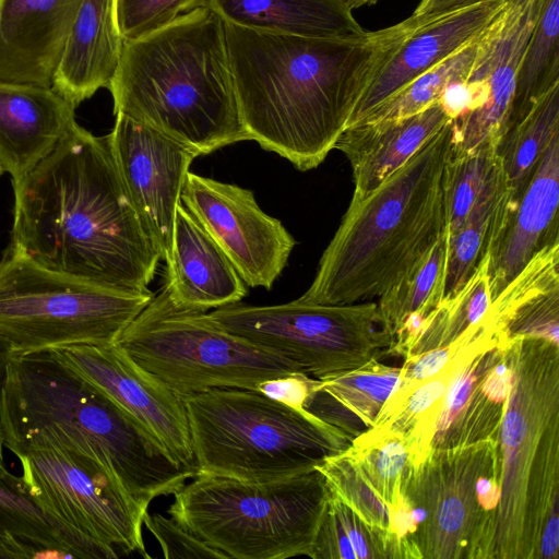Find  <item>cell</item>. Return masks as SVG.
Segmentation results:
<instances>
[{
	"mask_svg": "<svg viewBox=\"0 0 559 559\" xmlns=\"http://www.w3.org/2000/svg\"><path fill=\"white\" fill-rule=\"evenodd\" d=\"M153 297L51 271L12 245L0 260V334L13 356L116 344Z\"/></svg>",
	"mask_w": 559,
	"mask_h": 559,
	"instance_id": "cell-8",
	"label": "cell"
},
{
	"mask_svg": "<svg viewBox=\"0 0 559 559\" xmlns=\"http://www.w3.org/2000/svg\"><path fill=\"white\" fill-rule=\"evenodd\" d=\"M544 0H507L477 41L466 81L483 88L485 102L452 120L451 154L486 144L499 147L509 127L516 75Z\"/></svg>",
	"mask_w": 559,
	"mask_h": 559,
	"instance_id": "cell-15",
	"label": "cell"
},
{
	"mask_svg": "<svg viewBox=\"0 0 559 559\" xmlns=\"http://www.w3.org/2000/svg\"><path fill=\"white\" fill-rule=\"evenodd\" d=\"M329 504L336 513L356 559L390 558L382 536L365 524L345 503L330 493Z\"/></svg>",
	"mask_w": 559,
	"mask_h": 559,
	"instance_id": "cell-39",
	"label": "cell"
},
{
	"mask_svg": "<svg viewBox=\"0 0 559 559\" xmlns=\"http://www.w3.org/2000/svg\"><path fill=\"white\" fill-rule=\"evenodd\" d=\"M224 330L323 379L386 354L392 337L377 302L320 305L299 298L275 306L239 302L209 312Z\"/></svg>",
	"mask_w": 559,
	"mask_h": 559,
	"instance_id": "cell-10",
	"label": "cell"
},
{
	"mask_svg": "<svg viewBox=\"0 0 559 559\" xmlns=\"http://www.w3.org/2000/svg\"><path fill=\"white\" fill-rule=\"evenodd\" d=\"M13 190L10 245L51 271L148 289L160 255L121 180L108 134L75 122Z\"/></svg>",
	"mask_w": 559,
	"mask_h": 559,
	"instance_id": "cell-2",
	"label": "cell"
},
{
	"mask_svg": "<svg viewBox=\"0 0 559 559\" xmlns=\"http://www.w3.org/2000/svg\"><path fill=\"white\" fill-rule=\"evenodd\" d=\"M350 5L353 7V9L355 8H360V7H365V5H372L374 3H377L379 0H347Z\"/></svg>",
	"mask_w": 559,
	"mask_h": 559,
	"instance_id": "cell-44",
	"label": "cell"
},
{
	"mask_svg": "<svg viewBox=\"0 0 559 559\" xmlns=\"http://www.w3.org/2000/svg\"><path fill=\"white\" fill-rule=\"evenodd\" d=\"M0 416L4 447L14 455L41 445L85 454L114 473L146 511L152 500L174 495L195 477L53 350L11 358Z\"/></svg>",
	"mask_w": 559,
	"mask_h": 559,
	"instance_id": "cell-3",
	"label": "cell"
},
{
	"mask_svg": "<svg viewBox=\"0 0 559 559\" xmlns=\"http://www.w3.org/2000/svg\"><path fill=\"white\" fill-rule=\"evenodd\" d=\"M82 0H0V80L51 87Z\"/></svg>",
	"mask_w": 559,
	"mask_h": 559,
	"instance_id": "cell-18",
	"label": "cell"
},
{
	"mask_svg": "<svg viewBox=\"0 0 559 559\" xmlns=\"http://www.w3.org/2000/svg\"><path fill=\"white\" fill-rule=\"evenodd\" d=\"M203 3L204 0H116L120 34L123 40L143 37Z\"/></svg>",
	"mask_w": 559,
	"mask_h": 559,
	"instance_id": "cell-37",
	"label": "cell"
},
{
	"mask_svg": "<svg viewBox=\"0 0 559 559\" xmlns=\"http://www.w3.org/2000/svg\"><path fill=\"white\" fill-rule=\"evenodd\" d=\"M452 120L402 167L353 197L301 301H370L404 278L444 231V167Z\"/></svg>",
	"mask_w": 559,
	"mask_h": 559,
	"instance_id": "cell-5",
	"label": "cell"
},
{
	"mask_svg": "<svg viewBox=\"0 0 559 559\" xmlns=\"http://www.w3.org/2000/svg\"><path fill=\"white\" fill-rule=\"evenodd\" d=\"M420 23L413 16L360 38L305 37L224 22L249 140L298 170L334 148L381 66Z\"/></svg>",
	"mask_w": 559,
	"mask_h": 559,
	"instance_id": "cell-1",
	"label": "cell"
},
{
	"mask_svg": "<svg viewBox=\"0 0 559 559\" xmlns=\"http://www.w3.org/2000/svg\"><path fill=\"white\" fill-rule=\"evenodd\" d=\"M489 262L490 253L454 295L443 298L424 318L405 358L452 343L485 318L492 301Z\"/></svg>",
	"mask_w": 559,
	"mask_h": 559,
	"instance_id": "cell-31",
	"label": "cell"
},
{
	"mask_svg": "<svg viewBox=\"0 0 559 559\" xmlns=\"http://www.w3.org/2000/svg\"><path fill=\"white\" fill-rule=\"evenodd\" d=\"M115 116L108 138L119 175L160 260L166 261L181 191L198 156L122 114Z\"/></svg>",
	"mask_w": 559,
	"mask_h": 559,
	"instance_id": "cell-16",
	"label": "cell"
},
{
	"mask_svg": "<svg viewBox=\"0 0 559 559\" xmlns=\"http://www.w3.org/2000/svg\"><path fill=\"white\" fill-rule=\"evenodd\" d=\"M317 469L323 475L330 493L382 536L390 558H399L391 531L390 511L349 449L326 456Z\"/></svg>",
	"mask_w": 559,
	"mask_h": 559,
	"instance_id": "cell-34",
	"label": "cell"
},
{
	"mask_svg": "<svg viewBox=\"0 0 559 559\" xmlns=\"http://www.w3.org/2000/svg\"><path fill=\"white\" fill-rule=\"evenodd\" d=\"M449 233L445 227L427 254L377 302L381 322L392 337L391 353L406 357L424 318L443 298Z\"/></svg>",
	"mask_w": 559,
	"mask_h": 559,
	"instance_id": "cell-28",
	"label": "cell"
},
{
	"mask_svg": "<svg viewBox=\"0 0 559 559\" xmlns=\"http://www.w3.org/2000/svg\"><path fill=\"white\" fill-rule=\"evenodd\" d=\"M318 384L319 379L295 371L265 380L257 386L255 391L287 406L305 409L306 402L317 390Z\"/></svg>",
	"mask_w": 559,
	"mask_h": 559,
	"instance_id": "cell-40",
	"label": "cell"
},
{
	"mask_svg": "<svg viewBox=\"0 0 559 559\" xmlns=\"http://www.w3.org/2000/svg\"><path fill=\"white\" fill-rule=\"evenodd\" d=\"M164 289L180 307L207 311L239 302L247 288L223 250L179 202Z\"/></svg>",
	"mask_w": 559,
	"mask_h": 559,
	"instance_id": "cell-19",
	"label": "cell"
},
{
	"mask_svg": "<svg viewBox=\"0 0 559 559\" xmlns=\"http://www.w3.org/2000/svg\"><path fill=\"white\" fill-rule=\"evenodd\" d=\"M74 110L52 87L0 80V165L13 186L69 132Z\"/></svg>",
	"mask_w": 559,
	"mask_h": 559,
	"instance_id": "cell-20",
	"label": "cell"
},
{
	"mask_svg": "<svg viewBox=\"0 0 559 559\" xmlns=\"http://www.w3.org/2000/svg\"><path fill=\"white\" fill-rule=\"evenodd\" d=\"M221 19L240 27L318 38L367 35L347 0H204Z\"/></svg>",
	"mask_w": 559,
	"mask_h": 559,
	"instance_id": "cell-25",
	"label": "cell"
},
{
	"mask_svg": "<svg viewBox=\"0 0 559 559\" xmlns=\"http://www.w3.org/2000/svg\"><path fill=\"white\" fill-rule=\"evenodd\" d=\"M485 102L483 88L468 81L455 82L443 91L439 104L451 120L478 108Z\"/></svg>",
	"mask_w": 559,
	"mask_h": 559,
	"instance_id": "cell-41",
	"label": "cell"
},
{
	"mask_svg": "<svg viewBox=\"0 0 559 559\" xmlns=\"http://www.w3.org/2000/svg\"><path fill=\"white\" fill-rule=\"evenodd\" d=\"M501 468L498 438L435 448L407 483L404 497L412 509L415 558L487 557L491 523L477 498V480Z\"/></svg>",
	"mask_w": 559,
	"mask_h": 559,
	"instance_id": "cell-11",
	"label": "cell"
},
{
	"mask_svg": "<svg viewBox=\"0 0 559 559\" xmlns=\"http://www.w3.org/2000/svg\"><path fill=\"white\" fill-rule=\"evenodd\" d=\"M478 39L413 80L372 109L358 124L409 117L439 103L445 87L467 80L475 60Z\"/></svg>",
	"mask_w": 559,
	"mask_h": 559,
	"instance_id": "cell-35",
	"label": "cell"
},
{
	"mask_svg": "<svg viewBox=\"0 0 559 559\" xmlns=\"http://www.w3.org/2000/svg\"><path fill=\"white\" fill-rule=\"evenodd\" d=\"M488 311L508 338L538 337L558 345L559 240L539 249Z\"/></svg>",
	"mask_w": 559,
	"mask_h": 559,
	"instance_id": "cell-26",
	"label": "cell"
},
{
	"mask_svg": "<svg viewBox=\"0 0 559 559\" xmlns=\"http://www.w3.org/2000/svg\"><path fill=\"white\" fill-rule=\"evenodd\" d=\"M15 456L29 493L47 513L83 536L150 558L142 535L147 511L106 466L58 445L27 449Z\"/></svg>",
	"mask_w": 559,
	"mask_h": 559,
	"instance_id": "cell-12",
	"label": "cell"
},
{
	"mask_svg": "<svg viewBox=\"0 0 559 559\" xmlns=\"http://www.w3.org/2000/svg\"><path fill=\"white\" fill-rule=\"evenodd\" d=\"M558 133L559 83L508 129L498 147L509 183L510 212L530 181L542 155Z\"/></svg>",
	"mask_w": 559,
	"mask_h": 559,
	"instance_id": "cell-30",
	"label": "cell"
},
{
	"mask_svg": "<svg viewBox=\"0 0 559 559\" xmlns=\"http://www.w3.org/2000/svg\"><path fill=\"white\" fill-rule=\"evenodd\" d=\"M451 119L439 103L416 115L348 127L334 148L353 170V197L361 198L402 167Z\"/></svg>",
	"mask_w": 559,
	"mask_h": 559,
	"instance_id": "cell-24",
	"label": "cell"
},
{
	"mask_svg": "<svg viewBox=\"0 0 559 559\" xmlns=\"http://www.w3.org/2000/svg\"><path fill=\"white\" fill-rule=\"evenodd\" d=\"M122 47L116 0H82L51 87L76 108L108 87Z\"/></svg>",
	"mask_w": 559,
	"mask_h": 559,
	"instance_id": "cell-23",
	"label": "cell"
},
{
	"mask_svg": "<svg viewBox=\"0 0 559 559\" xmlns=\"http://www.w3.org/2000/svg\"><path fill=\"white\" fill-rule=\"evenodd\" d=\"M117 344L180 397L215 388L257 390L297 365L237 336L207 311L175 305L163 288L127 326Z\"/></svg>",
	"mask_w": 559,
	"mask_h": 559,
	"instance_id": "cell-9",
	"label": "cell"
},
{
	"mask_svg": "<svg viewBox=\"0 0 559 559\" xmlns=\"http://www.w3.org/2000/svg\"><path fill=\"white\" fill-rule=\"evenodd\" d=\"M501 163L498 146L486 144L475 151L451 154L444 167V213L449 236L466 221L474 203Z\"/></svg>",
	"mask_w": 559,
	"mask_h": 559,
	"instance_id": "cell-36",
	"label": "cell"
},
{
	"mask_svg": "<svg viewBox=\"0 0 559 559\" xmlns=\"http://www.w3.org/2000/svg\"><path fill=\"white\" fill-rule=\"evenodd\" d=\"M509 197V183L501 162L463 226L449 236L443 298L454 295L495 249L510 212Z\"/></svg>",
	"mask_w": 559,
	"mask_h": 559,
	"instance_id": "cell-29",
	"label": "cell"
},
{
	"mask_svg": "<svg viewBox=\"0 0 559 559\" xmlns=\"http://www.w3.org/2000/svg\"><path fill=\"white\" fill-rule=\"evenodd\" d=\"M143 525L154 535L166 559H229L226 554L206 544L173 518L146 512Z\"/></svg>",
	"mask_w": 559,
	"mask_h": 559,
	"instance_id": "cell-38",
	"label": "cell"
},
{
	"mask_svg": "<svg viewBox=\"0 0 559 559\" xmlns=\"http://www.w3.org/2000/svg\"><path fill=\"white\" fill-rule=\"evenodd\" d=\"M181 202L226 254L245 284L270 289L296 245L251 190L188 173Z\"/></svg>",
	"mask_w": 559,
	"mask_h": 559,
	"instance_id": "cell-13",
	"label": "cell"
},
{
	"mask_svg": "<svg viewBox=\"0 0 559 559\" xmlns=\"http://www.w3.org/2000/svg\"><path fill=\"white\" fill-rule=\"evenodd\" d=\"M485 1L490 0H421L412 16L421 23L425 20Z\"/></svg>",
	"mask_w": 559,
	"mask_h": 559,
	"instance_id": "cell-42",
	"label": "cell"
},
{
	"mask_svg": "<svg viewBox=\"0 0 559 559\" xmlns=\"http://www.w3.org/2000/svg\"><path fill=\"white\" fill-rule=\"evenodd\" d=\"M198 475L271 481L307 474L352 439L306 409L255 390L215 388L181 397Z\"/></svg>",
	"mask_w": 559,
	"mask_h": 559,
	"instance_id": "cell-6",
	"label": "cell"
},
{
	"mask_svg": "<svg viewBox=\"0 0 559 559\" xmlns=\"http://www.w3.org/2000/svg\"><path fill=\"white\" fill-rule=\"evenodd\" d=\"M116 549L47 513L20 475L0 465V558L115 559Z\"/></svg>",
	"mask_w": 559,
	"mask_h": 559,
	"instance_id": "cell-22",
	"label": "cell"
},
{
	"mask_svg": "<svg viewBox=\"0 0 559 559\" xmlns=\"http://www.w3.org/2000/svg\"><path fill=\"white\" fill-rule=\"evenodd\" d=\"M401 368L385 366L372 358L366 364L319 379L305 409L323 421L341 429L352 440L357 418L365 429L370 428L389 400Z\"/></svg>",
	"mask_w": 559,
	"mask_h": 559,
	"instance_id": "cell-27",
	"label": "cell"
},
{
	"mask_svg": "<svg viewBox=\"0 0 559 559\" xmlns=\"http://www.w3.org/2000/svg\"><path fill=\"white\" fill-rule=\"evenodd\" d=\"M122 114L197 156L249 140L224 21L202 4L143 37L123 40L107 87Z\"/></svg>",
	"mask_w": 559,
	"mask_h": 559,
	"instance_id": "cell-4",
	"label": "cell"
},
{
	"mask_svg": "<svg viewBox=\"0 0 559 559\" xmlns=\"http://www.w3.org/2000/svg\"><path fill=\"white\" fill-rule=\"evenodd\" d=\"M13 355L14 352L11 343L3 335L0 334V402L3 388L8 378L10 361ZM3 449L4 442L0 416V465L4 464Z\"/></svg>",
	"mask_w": 559,
	"mask_h": 559,
	"instance_id": "cell-43",
	"label": "cell"
},
{
	"mask_svg": "<svg viewBox=\"0 0 559 559\" xmlns=\"http://www.w3.org/2000/svg\"><path fill=\"white\" fill-rule=\"evenodd\" d=\"M53 352L143 426L176 464L197 476L186 407L178 394L117 343L71 345Z\"/></svg>",
	"mask_w": 559,
	"mask_h": 559,
	"instance_id": "cell-14",
	"label": "cell"
},
{
	"mask_svg": "<svg viewBox=\"0 0 559 559\" xmlns=\"http://www.w3.org/2000/svg\"><path fill=\"white\" fill-rule=\"evenodd\" d=\"M507 0H490L425 20L377 71L360 97L348 127L413 80L480 37Z\"/></svg>",
	"mask_w": 559,
	"mask_h": 559,
	"instance_id": "cell-17",
	"label": "cell"
},
{
	"mask_svg": "<svg viewBox=\"0 0 559 559\" xmlns=\"http://www.w3.org/2000/svg\"><path fill=\"white\" fill-rule=\"evenodd\" d=\"M559 133L536 165L490 253L492 299L544 246L559 240Z\"/></svg>",
	"mask_w": 559,
	"mask_h": 559,
	"instance_id": "cell-21",
	"label": "cell"
},
{
	"mask_svg": "<svg viewBox=\"0 0 559 559\" xmlns=\"http://www.w3.org/2000/svg\"><path fill=\"white\" fill-rule=\"evenodd\" d=\"M174 497L168 514L229 559H287L309 557L330 491L316 468L259 483L198 475Z\"/></svg>",
	"mask_w": 559,
	"mask_h": 559,
	"instance_id": "cell-7",
	"label": "cell"
},
{
	"mask_svg": "<svg viewBox=\"0 0 559 559\" xmlns=\"http://www.w3.org/2000/svg\"><path fill=\"white\" fill-rule=\"evenodd\" d=\"M390 511L397 507L416 472L406 439L396 431L368 428L347 447Z\"/></svg>",
	"mask_w": 559,
	"mask_h": 559,
	"instance_id": "cell-33",
	"label": "cell"
},
{
	"mask_svg": "<svg viewBox=\"0 0 559 559\" xmlns=\"http://www.w3.org/2000/svg\"><path fill=\"white\" fill-rule=\"evenodd\" d=\"M558 83L559 0H544L519 67L508 129Z\"/></svg>",
	"mask_w": 559,
	"mask_h": 559,
	"instance_id": "cell-32",
	"label": "cell"
},
{
	"mask_svg": "<svg viewBox=\"0 0 559 559\" xmlns=\"http://www.w3.org/2000/svg\"><path fill=\"white\" fill-rule=\"evenodd\" d=\"M4 173V169L2 168V166L0 165V176Z\"/></svg>",
	"mask_w": 559,
	"mask_h": 559,
	"instance_id": "cell-45",
	"label": "cell"
}]
</instances>
